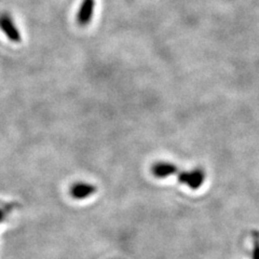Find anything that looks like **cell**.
Wrapping results in <instances>:
<instances>
[{
  "instance_id": "obj_1",
  "label": "cell",
  "mask_w": 259,
  "mask_h": 259,
  "mask_svg": "<svg viewBox=\"0 0 259 259\" xmlns=\"http://www.w3.org/2000/svg\"><path fill=\"white\" fill-rule=\"evenodd\" d=\"M177 176H178V182L183 185H186L187 187H189L192 190L199 189L201 186L203 185L206 177L204 169H202L200 167L193 168L191 171L178 172Z\"/></svg>"
},
{
  "instance_id": "obj_2",
  "label": "cell",
  "mask_w": 259,
  "mask_h": 259,
  "mask_svg": "<svg viewBox=\"0 0 259 259\" xmlns=\"http://www.w3.org/2000/svg\"><path fill=\"white\" fill-rule=\"evenodd\" d=\"M0 29L11 42L20 44L22 41L21 31L15 25L11 14L7 12L0 13Z\"/></svg>"
},
{
  "instance_id": "obj_3",
  "label": "cell",
  "mask_w": 259,
  "mask_h": 259,
  "mask_svg": "<svg viewBox=\"0 0 259 259\" xmlns=\"http://www.w3.org/2000/svg\"><path fill=\"white\" fill-rule=\"evenodd\" d=\"M97 192V187L90 183H75L69 189L70 197L74 200H85Z\"/></svg>"
},
{
  "instance_id": "obj_4",
  "label": "cell",
  "mask_w": 259,
  "mask_h": 259,
  "mask_svg": "<svg viewBox=\"0 0 259 259\" xmlns=\"http://www.w3.org/2000/svg\"><path fill=\"white\" fill-rule=\"evenodd\" d=\"M94 7H95V0H82L76 18L77 24L79 26L85 27L90 24L93 18Z\"/></svg>"
},
{
  "instance_id": "obj_5",
  "label": "cell",
  "mask_w": 259,
  "mask_h": 259,
  "mask_svg": "<svg viewBox=\"0 0 259 259\" xmlns=\"http://www.w3.org/2000/svg\"><path fill=\"white\" fill-rule=\"evenodd\" d=\"M178 173V167L171 162L160 161L151 166V174L159 180H163Z\"/></svg>"
},
{
  "instance_id": "obj_6",
  "label": "cell",
  "mask_w": 259,
  "mask_h": 259,
  "mask_svg": "<svg viewBox=\"0 0 259 259\" xmlns=\"http://www.w3.org/2000/svg\"><path fill=\"white\" fill-rule=\"evenodd\" d=\"M252 259H259V232H253V250Z\"/></svg>"
},
{
  "instance_id": "obj_7",
  "label": "cell",
  "mask_w": 259,
  "mask_h": 259,
  "mask_svg": "<svg viewBox=\"0 0 259 259\" xmlns=\"http://www.w3.org/2000/svg\"><path fill=\"white\" fill-rule=\"evenodd\" d=\"M12 208H0V223L4 222L7 217V214L10 212Z\"/></svg>"
}]
</instances>
